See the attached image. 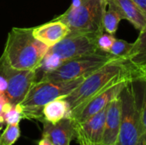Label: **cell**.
<instances>
[{"instance_id": "484cf974", "label": "cell", "mask_w": 146, "mask_h": 145, "mask_svg": "<svg viewBox=\"0 0 146 145\" xmlns=\"http://www.w3.org/2000/svg\"><path fill=\"white\" fill-rule=\"evenodd\" d=\"M141 10L146 15V0H133Z\"/></svg>"}, {"instance_id": "4fadbf2b", "label": "cell", "mask_w": 146, "mask_h": 145, "mask_svg": "<svg viewBox=\"0 0 146 145\" xmlns=\"http://www.w3.org/2000/svg\"><path fill=\"white\" fill-rule=\"evenodd\" d=\"M107 107L81 122L75 121L76 133L90 141L97 143L102 142L104 132Z\"/></svg>"}, {"instance_id": "5b68a950", "label": "cell", "mask_w": 146, "mask_h": 145, "mask_svg": "<svg viewBox=\"0 0 146 145\" xmlns=\"http://www.w3.org/2000/svg\"><path fill=\"white\" fill-rule=\"evenodd\" d=\"M97 38L88 34L69 32L63 39L49 48L38 69L44 68V73L66 61L100 51L97 47Z\"/></svg>"}, {"instance_id": "30bf717a", "label": "cell", "mask_w": 146, "mask_h": 145, "mask_svg": "<svg viewBox=\"0 0 146 145\" xmlns=\"http://www.w3.org/2000/svg\"><path fill=\"white\" fill-rule=\"evenodd\" d=\"M43 124L42 137L49 138L55 145H70L74 139H76L75 121L71 118H65L55 124L44 119H40Z\"/></svg>"}, {"instance_id": "d4e9b609", "label": "cell", "mask_w": 146, "mask_h": 145, "mask_svg": "<svg viewBox=\"0 0 146 145\" xmlns=\"http://www.w3.org/2000/svg\"><path fill=\"white\" fill-rule=\"evenodd\" d=\"M7 90V83L5 79L0 76V94H5Z\"/></svg>"}, {"instance_id": "44dd1931", "label": "cell", "mask_w": 146, "mask_h": 145, "mask_svg": "<svg viewBox=\"0 0 146 145\" xmlns=\"http://www.w3.org/2000/svg\"><path fill=\"white\" fill-rule=\"evenodd\" d=\"M21 119H23L22 111L19 104L18 105L11 104L3 114V121L7 125L20 124Z\"/></svg>"}, {"instance_id": "ba28073f", "label": "cell", "mask_w": 146, "mask_h": 145, "mask_svg": "<svg viewBox=\"0 0 146 145\" xmlns=\"http://www.w3.org/2000/svg\"><path fill=\"white\" fill-rule=\"evenodd\" d=\"M0 76L7 83L5 95L12 105L20 104L37 81L36 70H21L12 68L3 56H0Z\"/></svg>"}, {"instance_id": "277c9868", "label": "cell", "mask_w": 146, "mask_h": 145, "mask_svg": "<svg viewBox=\"0 0 146 145\" xmlns=\"http://www.w3.org/2000/svg\"><path fill=\"white\" fill-rule=\"evenodd\" d=\"M84 79L68 81L37 80L19 104L23 119L39 121L43 118L42 110L45 104L55 99L67 97L80 85Z\"/></svg>"}, {"instance_id": "e0dca14e", "label": "cell", "mask_w": 146, "mask_h": 145, "mask_svg": "<svg viewBox=\"0 0 146 145\" xmlns=\"http://www.w3.org/2000/svg\"><path fill=\"white\" fill-rule=\"evenodd\" d=\"M131 84L140 114L146 143V79L143 76H136L131 79Z\"/></svg>"}, {"instance_id": "3957f363", "label": "cell", "mask_w": 146, "mask_h": 145, "mask_svg": "<svg viewBox=\"0 0 146 145\" xmlns=\"http://www.w3.org/2000/svg\"><path fill=\"white\" fill-rule=\"evenodd\" d=\"M107 0H73L68 9L54 20L63 22L70 33L98 37L104 32V14Z\"/></svg>"}, {"instance_id": "7c38bea8", "label": "cell", "mask_w": 146, "mask_h": 145, "mask_svg": "<svg viewBox=\"0 0 146 145\" xmlns=\"http://www.w3.org/2000/svg\"><path fill=\"white\" fill-rule=\"evenodd\" d=\"M121 121V99L119 95L107 107L104 132L102 143L115 145L120 131Z\"/></svg>"}, {"instance_id": "603a6c76", "label": "cell", "mask_w": 146, "mask_h": 145, "mask_svg": "<svg viewBox=\"0 0 146 145\" xmlns=\"http://www.w3.org/2000/svg\"><path fill=\"white\" fill-rule=\"evenodd\" d=\"M11 105L9 102L5 94H0V124L2 125L3 121V114L7 110V109Z\"/></svg>"}, {"instance_id": "6da1fadb", "label": "cell", "mask_w": 146, "mask_h": 145, "mask_svg": "<svg viewBox=\"0 0 146 145\" xmlns=\"http://www.w3.org/2000/svg\"><path fill=\"white\" fill-rule=\"evenodd\" d=\"M48 50V46L33 36V27H13L2 55L14 68L37 71Z\"/></svg>"}, {"instance_id": "8fae6325", "label": "cell", "mask_w": 146, "mask_h": 145, "mask_svg": "<svg viewBox=\"0 0 146 145\" xmlns=\"http://www.w3.org/2000/svg\"><path fill=\"white\" fill-rule=\"evenodd\" d=\"M125 62L130 68L133 78L146 73V25L139 31V34L125 58Z\"/></svg>"}, {"instance_id": "d6986e66", "label": "cell", "mask_w": 146, "mask_h": 145, "mask_svg": "<svg viewBox=\"0 0 146 145\" xmlns=\"http://www.w3.org/2000/svg\"><path fill=\"white\" fill-rule=\"evenodd\" d=\"M21 136L19 124L7 125L5 130L1 134L2 145H13L16 143Z\"/></svg>"}, {"instance_id": "52a82bcc", "label": "cell", "mask_w": 146, "mask_h": 145, "mask_svg": "<svg viewBox=\"0 0 146 145\" xmlns=\"http://www.w3.org/2000/svg\"><path fill=\"white\" fill-rule=\"evenodd\" d=\"M120 97L121 99V121L115 145H145V134L131 79L122 89Z\"/></svg>"}, {"instance_id": "cb8c5ba5", "label": "cell", "mask_w": 146, "mask_h": 145, "mask_svg": "<svg viewBox=\"0 0 146 145\" xmlns=\"http://www.w3.org/2000/svg\"><path fill=\"white\" fill-rule=\"evenodd\" d=\"M76 140H77V143L80 145H109L106 144H104L102 142L97 143V142L90 141V140L86 139V138H84L81 135L77 134V133H76Z\"/></svg>"}, {"instance_id": "f1b7e54d", "label": "cell", "mask_w": 146, "mask_h": 145, "mask_svg": "<svg viewBox=\"0 0 146 145\" xmlns=\"http://www.w3.org/2000/svg\"><path fill=\"white\" fill-rule=\"evenodd\" d=\"M141 76H143V77H144V78L146 79V73H144L143 75H141Z\"/></svg>"}, {"instance_id": "4316f807", "label": "cell", "mask_w": 146, "mask_h": 145, "mask_svg": "<svg viewBox=\"0 0 146 145\" xmlns=\"http://www.w3.org/2000/svg\"><path fill=\"white\" fill-rule=\"evenodd\" d=\"M38 145H55L49 138H45V137H42L41 139L38 141Z\"/></svg>"}, {"instance_id": "83f0119b", "label": "cell", "mask_w": 146, "mask_h": 145, "mask_svg": "<svg viewBox=\"0 0 146 145\" xmlns=\"http://www.w3.org/2000/svg\"><path fill=\"white\" fill-rule=\"evenodd\" d=\"M0 131H1V124H0ZM0 145H2V143H1V133H0Z\"/></svg>"}, {"instance_id": "7402d4cb", "label": "cell", "mask_w": 146, "mask_h": 145, "mask_svg": "<svg viewBox=\"0 0 146 145\" xmlns=\"http://www.w3.org/2000/svg\"><path fill=\"white\" fill-rule=\"evenodd\" d=\"M115 39L116 38H115V36L113 34H110L107 32H104L96 39L97 47L100 51L109 53L110 50Z\"/></svg>"}, {"instance_id": "ffe728a7", "label": "cell", "mask_w": 146, "mask_h": 145, "mask_svg": "<svg viewBox=\"0 0 146 145\" xmlns=\"http://www.w3.org/2000/svg\"><path fill=\"white\" fill-rule=\"evenodd\" d=\"M133 43H128L126 40L123 39H115L114 44H112L110 54H111L113 56L117 58H122L125 60L127 56L128 55L131 48H132Z\"/></svg>"}, {"instance_id": "2e32d148", "label": "cell", "mask_w": 146, "mask_h": 145, "mask_svg": "<svg viewBox=\"0 0 146 145\" xmlns=\"http://www.w3.org/2000/svg\"><path fill=\"white\" fill-rule=\"evenodd\" d=\"M43 118L50 123H56L71 115V109L68 102L63 98L55 99L45 104L42 110Z\"/></svg>"}, {"instance_id": "ac0fdd59", "label": "cell", "mask_w": 146, "mask_h": 145, "mask_svg": "<svg viewBox=\"0 0 146 145\" xmlns=\"http://www.w3.org/2000/svg\"><path fill=\"white\" fill-rule=\"evenodd\" d=\"M122 17L111 0H107V7L104 14L103 26L104 32L115 34L118 29V25Z\"/></svg>"}, {"instance_id": "5bb4252c", "label": "cell", "mask_w": 146, "mask_h": 145, "mask_svg": "<svg viewBox=\"0 0 146 145\" xmlns=\"http://www.w3.org/2000/svg\"><path fill=\"white\" fill-rule=\"evenodd\" d=\"M69 32V28L63 22L56 20L33 27V36L49 48L56 44Z\"/></svg>"}, {"instance_id": "8992f818", "label": "cell", "mask_w": 146, "mask_h": 145, "mask_svg": "<svg viewBox=\"0 0 146 145\" xmlns=\"http://www.w3.org/2000/svg\"><path fill=\"white\" fill-rule=\"evenodd\" d=\"M116 58L104 51L82 56L61 63L56 68L43 73L38 80L68 81L86 78Z\"/></svg>"}, {"instance_id": "7a4b0ae2", "label": "cell", "mask_w": 146, "mask_h": 145, "mask_svg": "<svg viewBox=\"0 0 146 145\" xmlns=\"http://www.w3.org/2000/svg\"><path fill=\"white\" fill-rule=\"evenodd\" d=\"M131 78L133 73L125 60L116 58L86 76L77 88L63 98L68 102L72 112L111 85Z\"/></svg>"}, {"instance_id": "f546056e", "label": "cell", "mask_w": 146, "mask_h": 145, "mask_svg": "<svg viewBox=\"0 0 146 145\" xmlns=\"http://www.w3.org/2000/svg\"><path fill=\"white\" fill-rule=\"evenodd\" d=\"M145 145H146V143H145Z\"/></svg>"}, {"instance_id": "9c48e42d", "label": "cell", "mask_w": 146, "mask_h": 145, "mask_svg": "<svg viewBox=\"0 0 146 145\" xmlns=\"http://www.w3.org/2000/svg\"><path fill=\"white\" fill-rule=\"evenodd\" d=\"M129 79H130L121 80L120 82L107 88L104 91L98 93L89 101H87L81 107L75 110H73L71 112L70 117L76 122H81L88 119L92 115L97 114L98 112L101 111L102 109L106 108L111 101L119 97L122 89L125 87Z\"/></svg>"}, {"instance_id": "9a60e30c", "label": "cell", "mask_w": 146, "mask_h": 145, "mask_svg": "<svg viewBox=\"0 0 146 145\" xmlns=\"http://www.w3.org/2000/svg\"><path fill=\"white\" fill-rule=\"evenodd\" d=\"M121 14L122 20H127L137 30L141 31L146 25V15L133 0H111Z\"/></svg>"}]
</instances>
